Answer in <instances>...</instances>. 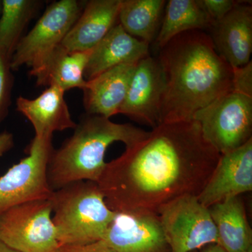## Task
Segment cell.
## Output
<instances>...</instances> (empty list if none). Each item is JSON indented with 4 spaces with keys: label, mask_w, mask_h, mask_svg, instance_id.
Masks as SVG:
<instances>
[{
    "label": "cell",
    "mask_w": 252,
    "mask_h": 252,
    "mask_svg": "<svg viewBox=\"0 0 252 252\" xmlns=\"http://www.w3.org/2000/svg\"><path fill=\"white\" fill-rule=\"evenodd\" d=\"M74 129V133L59 149H54L50 157L47 179L53 191L81 181L97 183L107 163L109 146L120 142L131 147L149 134L130 124H117L108 118L89 114L81 118Z\"/></svg>",
    "instance_id": "cell-3"
},
{
    "label": "cell",
    "mask_w": 252,
    "mask_h": 252,
    "mask_svg": "<svg viewBox=\"0 0 252 252\" xmlns=\"http://www.w3.org/2000/svg\"><path fill=\"white\" fill-rule=\"evenodd\" d=\"M248 252H252V248L250 249V250H249V251Z\"/></svg>",
    "instance_id": "cell-31"
},
{
    "label": "cell",
    "mask_w": 252,
    "mask_h": 252,
    "mask_svg": "<svg viewBox=\"0 0 252 252\" xmlns=\"http://www.w3.org/2000/svg\"><path fill=\"white\" fill-rule=\"evenodd\" d=\"M165 0H122L119 24L130 35L153 44L165 12Z\"/></svg>",
    "instance_id": "cell-21"
},
{
    "label": "cell",
    "mask_w": 252,
    "mask_h": 252,
    "mask_svg": "<svg viewBox=\"0 0 252 252\" xmlns=\"http://www.w3.org/2000/svg\"><path fill=\"white\" fill-rule=\"evenodd\" d=\"M198 1L215 23L228 14L240 0H198Z\"/></svg>",
    "instance_id": "cell-24"
},
{
    "label": "cell",
    "mask_w": 252,
    "mask_h": 252,
    "mask_svg": "<svg viewBox=\"0 0 252 252\" xmlns=\"http://www.w3.org/2000/svg\"><path fill=\"white\" fill-rule=\"evenodd\" d=\"M64 93L59 86H51L36 98L19 96L16 99V109L31 123L34 136L51 137L55 132L76 127L77 124L71 117Z\"/></svg>",
    "instance_id": "cell-15"
},
{
    "label": "cell",
    "mask_w": 252,
    "mask_h": 252,
    "mask_svg": "<svg viewBox=\"0 0 252 252\" xmlns=\"http://www.w3.org/2000/svg\"><path fill=\"white\" fill-rule=\"evenodd\" d=\"M214 21L198 0H169L154 48L159 51L175 36L186 32L210 29Z\"/></svg>",
    "instance_id": "cell-20"
},
{
    "label": "cell",
    "mask_w": 252,
    "mask_h": 252,
    "mask_svg": "<svg viewBox=\"0 0 252 252\" xmlns=\"http://www.w3.org/2000/svg\"><path fill=\"white\" fill-rule=\"evenodd\" d=\"M233 91L252 97V63L233 68Z\"/></svg>",
    "instance_id": "cell-25"
},
{
    "label": "cell",
    "mask_w": 252,
    "mask_h": 252,
    "mask_svg": "<svg viewBox=\"0 0 252 252\" xmlns=\"http://www.w3.org/2000/svg\"><path fill=\"white\" fill-rule=\"evenodd\" d=\"M0 241L19 252H56L60 248L49 198L38 199L0 215Z\"/></svg>",
    "instance_id": "cell-6"
},
{
    "label": "cell",
    "mask_w": 252,
    "mask_h": 252,
    "mask_svg": "<svg viewBox=\"0 0 252 252\" xmlns=\"http://www.w3.org/2000/svg\"><path fill=\"white\" fill-rule=\"evenodd\" d=\"M195 252H227L224 249L220 247L218 244H212V245H207L204 247L200 250L194 251Z\"/></svg>",
    "instance_id": "cell-28"
},
{
    "label": "cell",
    "mask_w": 252,
    "mask_h": 252,
    "mask_svg": "<svg viewBox=\"0 0 252 252\" xmlns=\"http://www.w3.org/2000/svg\"><path fill=\"white\" fill-rule=\"evenodd\" d=\"M149 56V45L130 35L117 24L91 49L85 71L86 81L120 64L137 63Z\"/></svg>",
    "instance_id": "cell-17"
},
{
    "label": "cell",
    "mask_w": 252,
    "mask_h": 252,
    "mask_svg": "<svg viewBox=\"0 0 252 252\" xmlns=\"http://www.w3.org/2000/svg\"><path fill=\"white\" fill-rule=\"evenodd\" d=\"M193 120L220 155L229 153L252 139V97L230 91L197 112Z\"/></svg>",
    "instance_id": "cell-5"
},
{
    "label": "cell",
    "mask_w": 252,
    "mask_h": 252,
    "mask_svg": "<svg viewBox=\"0 0 252 252\" xmlns=\"http://www.w3.org/2000/svg\"><path fill=\"white\" fill-rule=\"evenodd\" d=\"M56 252H115L103 240L85 245H61Z\"/></svg>",
    "instance_id": "cell-26"
},
{
    "label": "cell",
    "mask_w": 252,
    "mask_h": 252,
    "mask_svg": "<svg viewBox=\"0 0 252 252\" xmlns=\"http://www.w3.org/2000/svg\"><path fill=\"white\" fill-rule=\"evenodd\" d=\"M0 252H19L14 250V249L10 248L7 245H5L4 243L0 241Z\"/></svg>",
    "instance_id": "cell-29"
},
{
    "label": "cell",
    "mask_w": 252,
    "mask_h": 252,
    "mask_svg": "<svg viewBox=\"0 0 252 252\" xmlns=\"http://www.w3.org/2000/svg\"><path fill=\"white\" fill-rule=\"evenodd\" d=\"M208 208L216 226L218 245L227 252H248L252 248V230L240 196L225 199Z\"/></svg>",
    "instance_id": "cell-19"
},
{
    "label": "cell",
    "mask_w": 252,
    "mask_h": 252,
    "mask_svg": "<svg viewBox=\"0 0 252 252\" xmlns=\"http://www.w3.org/2000/svg\"><path fill=\"white\" fill-rule=\"evenodd\" d=\"M84 4L77 0H61L50 4L35 26L18 42L10 61L11 70L17 71L23 66L31 69L40 66L62 44Z\"/></svg>",
    "instance_id": "cell-7"
},
{
    "label": "cell",
    "mask_w": 252,
    "mask_h": 252,
    "mask_svg": "<svg viewBox=\"0 0 252 252\" xmlns=\"http://www.w3.org/2000/svg\"><path fill=\"white\" fill-rule=\"evenodd\" d=\"M252 190V139L229 153L220 155L215 170L198 194L199 202L209 207Z\"/></svg>",
    "instance_id": "cell-12"
},
{
    "label": "cell",
    "mask_w": 252,
    "mask_h": 252,
    "mask_svg": "<svg viewBox=\"0 0 252 252\" xmlns=\"http://www.w3.org/2000/svg\"><path fill=\"white\" fill-rule=\"evenodd\" d=\"M210 30L217 52L230 67H243L251 61L252 1H239L224 17L214 23Z\"/></svg>",
    "instance_id": "cell-13"
},
{
    "label": "cell",
    "mask_w": 252,
    "mask_h": 252,
    "mask_svg": "<svg viewBox=\"0 0 252 252\" xmlns=\"http://www.w3.org/2000/svg\"><path fill=\"white\" fill-rule=\"evenodd\" d=\"M137 63L120 64L86 81L82 89L86 114L108 119L119 114Z\"/></svg>",
    "instance_id": "cell-14"
},
{
    "label": "cell",
    "mask_w": 252,
    "mask_h": 252,
    "mask_svg": "<svg viewBox=\"0 0 252 252\" xmlns=\"http://www.w3.org/2000/svg\"><path fill=\"white\" fill-rule=\"evenodd\" d=\"M157 59L165 82L160 124L192 121L199 111L233 91V68L204 31L175 36Z\"/></svg>",
    "instance_id": "cell-2"
},
{
    "label": "cell",
    "mask_w": 252,
    "mask_h": 252,
    "mask_svg": "<svg viewBox=\"0 0 252 252\" xmlns=\"http://www.w3.org/2000/svg\"><path fill=\"white\" fill-rule=\"evenodd\" d=\"M220 158L195 121L165 123L107 162L97 184L113 212H157L180 197L198 196Z\"/></svg>",
    "instance_id": "cell-1"
},
{
    "label": "cell",
    "mask_w": 252,
    "mask_h": 252,
    "mask_svg": "<svg viewBox=\"0 0 252 252\" xmlns=\"http://www.w3.org/2000/svg\"><path fill=\"white\" fill-rule=\"evenodd\" d=\"M157 212L171 252H193L219 244L209 208L199 202L196 195L175 199Z\"/></svg>",
    "instance_id": "cell-9"
},
{
    "label": "cell",
    "mask_w": 252,
    "mask_h": 252,
    "mask_svg": "<svg viewBox=\"0 0 252 252\" xmlns=\"http://www.w3.org/2000/svg\"><path fill=\"white\" fill-rule=\"evenodd\" d=\"M0 17V49L11 58L23 31L42 2L37 0H2Z\"/></svg>",
    "instance_id": "cell-22"
},
{
    "label": "cell",
    "mask_w": 252,
    "mask_h": 252,
    "mask_svg": "<svg viewBox=\"0 0 252 252\" xmlns=\"http://www.w3.org/2000/svg\"><path fill=\"white\" fill-rule=\"evenodd\" d=\"M1 1H0V11H1Z\"/></svg>",
    "instance_id": "cell-30"
},
{
    "label": "cell",
    "mask_w": 252,
    "mask_h": 252,
    "mask_svg": "<svg viewBox=\"0 0 252 252\" xmlns=\"http://www.w3.org/2000/svg\"><path fill=\"white\" fill-rule=\"evenodd\" d=\"M14 146V137L11 132L5 130L0 133V157L9 152Z\"/></svg>",
    "instance_id": "cell-27"
},
{
    "label": "cell",
    "mask_w": 252,
    "mask_h": 252,
    "mask_svg": "<svg viewBox=\"0 0 252 252\" xmlns=\"http://www.w3.org/2000/svg\"><path fill=\"white\" fill-rule=\"evenodd\" d=\"M54 149L53 137L34 136L27 157L0 177V215L21 204L51 197L47 167Z\"/></svg>",
    "instance_id": "cell-8"
},
{
    "label": "cell",
    "mask_w": 252,
    "mask_h": 252,
    "mask_svg": "<svg viewBox=\"0 0 252 252\" xmlns=\"http://www.w3.org/2000/svg\"><path fill=\"white\" fill-rule=\"evenodd\" d=\"M10 61L11 58L0 49V124L7 117L11 104L14 78Z\"/></svg>",
    "instance_id": "cell-23"
},
{
    "label": "cell",
    "mask_w": 252,
    "mask_h": 252,
    "mask_svg": "<svg viewBox=\"0 0 252 252\" xmlns=\"http://www.w3.org/2000/svg\"><path fill=\"white\" fill-rule=\"evenodd\" d=\"M115 252H171L157 212H116L102 240Z\"/></svg>",
    "instance_id": "cell-10"
},
{
    "label": "cell",
    "mask_w": 252,
    "mask_h": 252,
    "mask_svg": "<svg viewBox=\"0 0 252 252\" xmlns=\"http://www.w3.org/2000/svg\"><path fill=\"white\" fill-rule=\"evenodd\" d=\"M164 90L161 67L157 58L149 55L137 63L119 114L150 126L152 128L157 127L160 124Z\"/></svg>",
    "instance_id": "cell-11"
},
{
    "label": "cell",
    "mask_w": 252,
    "mask_h": 252,
    "mask_svg": "<svg viewBox=\"0 0 252 252\" xmlns=\"http://www.w3.org/2000/svg\"><path fill=\"white\" fill-rule=\"evenodd\" d=\"M91 51H69L61 44L40 66L31 69L30 75L35 79L36 86H59L64 92L73 89L82 90L86 84L84 71Z\"/></svg>",
    "instance_id": "cell-18"
},
{
    "label": "cell",
    "mask_w": 252,
    "mask_h": 252,
    "mask_svg": "<svg viewBox=\"0 0 252 252\" xmlns=\"http://www.w3.org/2000/svg\"><path fill=\"white\" fill-rule=\"evenodd\" d=\"M122 0L86 1L61 46L69 51H88L102 40L117 25Z\"/></svg>",
    "instance_id": "cell-16"
},
{
    "label": "cell",
    "mask_w": 252,
    "mask_h": 252,
    "mask_svg": "<svg viewBox=\"0 0 252 252\" xmlns=\"http://www.w3.org/2000/svg\"><path fill=\"white\" fill-rule=\"evenodd\" d=\"M50 200L60 245H85L103 238L115 212L97 183L81 181L54 190Z\"/></svg>",
    "instance_id": "cell-4"
}]
</instances>
